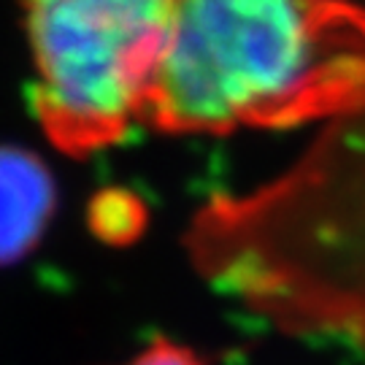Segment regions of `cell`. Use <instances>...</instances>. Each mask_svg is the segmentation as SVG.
Segmentation results:
<instances>
[{"mask_svg":"<svg viewBox=\"0 0 365 365\" xmlns=\"http://www.w3.org/2000/svg\"><path fill=\"white\" fill-rule=\"evenodd\" d=\"M30 106L68 155L117 144L149 119L179 0H19Z\"/></svg>","mask_w":365,"mask_h":365,"instance_id":"3","label":"cell"},{"mask_svg":"<svg viewBox=\"0 0 365 365\" xmlns=\"http://www.w3.org/2000/svg\"><path fill=\"white\" fill-rule=\"evenodd\" d=\"M128 365H203L192 349L168 339H157L144 352H138Z\"/></svg>","mask_w":365,"mask_h":365,"instance_id":"6","label":"cell"},{"mask_svg":"<svg viewBox=\"0 0 365 365\" xmlns=\"http://www.w3.org/2000/svg\"><path fill=\"white\" fill-rule=\"evenodd\" d=\"M197 249L203 268L292 330L365 279V103L287 179L211 209Z\"/></svg>","mask_w":365,"mask_h":365,"instance_id":"2","label":"cell"},{"mask_svg":"<svg viewBox=\"0 0 365 365\" xmlns=\"http://www.w3.org/2000/svg\"><path fill=\"white\" fill-rule=\"evenodd\" d=\"M92 230L103 241L111 244H125L138 235L144 225V209L138 197L125 192V190H106L92 200L90 211Z\"/></svg>","mask_w":365,"mask_h":365,"instance_id":"5","label":"cell"},{"mask_svg":"<svg viewBox=\"0 0 365 365\" xmlns=\"http://www.w3.org/2000/svg\"><path fill=\"white\" fill-rule=\"evenodd\" d=\"M365 103V9L349 0H179L149 125L182 135L295 128Z\"/></svg>","mask_w":365,"mask_h":365,"instance_id":"1","label":"cell"},{"mask_svg":"<svg viewBox=\"0 0 365 365\" xmlns=\"http://www.w3.org/2000/svg\"><path fill=\"white\" fill-rule=\"evenodd\" d=\"M54 209L52 173L19 149H0V262L22 257Z\"/></svg>","mask_w":365,"mask_h":365,"instance_id":"4","label":"cell"}]
</instances>
